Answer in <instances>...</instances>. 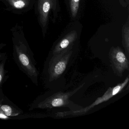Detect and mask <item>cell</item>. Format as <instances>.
I'll return each instance as SVG.
<instances>
[{"label": "cell", "instance_id": "cell-1", "mask_svg": "<svg viewBox=\"0 0 129 129\" xmlns=\"http://www.w3.org/2000/svg\"><path fill=\"white\" fill-rule=\"evenodd\" d=\"M84 84L74 90L73 91L63 92H59L49 96L40 103L38 108H52L56 107H68L71 111L81 109L83 107L78 105L70 100V97L80 89Z\"/></svg>", "mask_w": 129, "mask_h": 129}, {"label": "cell", "instance_id": "cell-2", "mask_svg": "<svg viewBox=\"0 0 129 129\" xmlns=\"http://www.w3.org/2000/svg\"><path fill=\"white\" fill-rule=\"evenodd\" d=\"M129 81V76H128L126 78L123 82L118 84L115 86L109 88L103 95L101 97L97 98V99L92 104L86 108H82L81 109L75 110V111L58 112L56 114V115L57 117H62L65 116L70 115L75 116V115H82L86 114L90 110L92 109L94 106L98 105L99 104L102 103L104 102L108 101L113 96H114L118 93L121 92L128 84Z\"/></svg>", "mask_w": 129, "mask_h": 129}, {"label": "cell", "instance_id": "cell-3", "mask_svg": "<svg viewBox=\"0 0 129 129\" xmlns=\"http://www.w3.org/2000/svg\"><path fill=\"white\" fill-rule=\"evenodd\" d=\"M71 52L64 51L59 54L53 55L49 65L50 80H56L64 72L71 59Z\"/></svg>", "mask_w": 129, "mask_h": 129}, {"label": "cell", "instance_id": "cell-4", "mask_svg": "<svg viewBox=\"0 0 129 129\" xmlns=\"http://www.w3.org/2000/svg\"><path fill=\"white\" fill-rule=\"evenodd\" d=\"M109 59L113 71L116 75L121 77L125 70L129 71L128 59L121 50L117 49L112 50Z\"/></svg>", "mask_w": 129, "mask_h": 129}, {"label": "cell", "instance_id": "cell-5", "mask_svg": "<svg viewBox=\"0 0 129 129\" xmlns=\"http://www.w3.org/2000/svg\"><path fill=\"white\" fill-rule=\"evenodd\" d=\"M25 47L22 44L15 46L16 51L18 59L22 66V68L29 75L32 77H37L38 71L37 69L31 61V59L27 53Z\"/></svg>", "mask_w": 129, "mask_h": 129}, {"label": "cell", "instance_id": "cell-6", "mask_svg": "<svg viewBox=\"0 0 129 129\" xmlns=\"http://www.w3.org/2000/svg\"><path fill=\"white\" fill-rule=\"evenodd\" d=\"M50 8V4L47 0H39L38 9L43 22L46 20V15L48 13Z\"/></svg>", "mask_w": 129, "mask_h": 129}, {"label": "cell", "instance_id": "cell-7", "mask_svg": "<svg viewBox=\"0 0 129 129\" xmlns=\"http://www.w3.org/2000/svg\"><path fill=\"white\" fill-rule=\"evenodd\" d=\"M0 114L6 116H15L18 115L19 113L15 111L11 106L6 105H3L0 102Z\"/></svg>", "mask_w": 129, "mask_h": 129}, {"label": "cell", "instance_id": "cell-8", "mask_svg": "<svg viewBox=\"0 0 129 129\" xmlns=\"http://www.w3.org/2000/svg\"><path fill=\"white\" fill-rule=\"evenodd\" d=\"M10 5L16 9H22L27 6L28 0H7Z\"/></svg>", "mask_w": 129, "mask_h": 129}, {"label": "cell", "instance_id": "cell-9", "mask_svg": "<svg viewBox=\"0 0 129 129\" xmlns=\"http://www.w3.org/2000/svg\"><path fill=\"white\" fill-rule=\"evenodd\" d=\"M5 61H3L0 63V86L3 82L5 75Z\"/></svg>", "mask_w": 129, "mask_h": 129}, {"label": "cell", "instance_id": "cell-10", "mask_svg": "<svg viewBox=\"0 0 129 129\" xmlns=\"http://www.w3.org/2000/svg\"><path fill=\"white\" fill-rule=\"evenodd\" d=\"M2 55H1V54H0V61H1V59H2Z\"/></svg>", "mask_w": 129, "mask_h": 129}, {"label": "cell", "instance_id": "cell-11", "mask_svg": "<svg viewBox=\"0 0 129 129\" xmlns=\"http://www.w3.org/2000/svg\"><path fill=\"white\" fill-rule=\"evenodd\" d=\"M74 1L76 2V3H77V2H78V1H79V0H74Z\"/></svg>", "mask_w": 129, "mask_h": 129}]
</instances>
